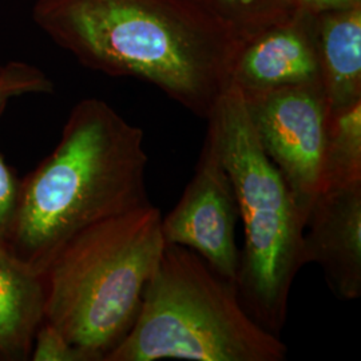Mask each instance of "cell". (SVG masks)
<instances>
[{
	"label": "cell",
	"instance_id": "6da1fadb",
	"mask_svg": "<svg viewBox=\"0 0 361 361\" xmlns=\"http://www.w3.org/2000/svg\"><path fill=\"white\" fill-rule=\"evenodd\" d=\"M35 23L91 70L147 82L207 119L238 42L190 0H37Z\"/></svg>",
	"mask_w": 361,
	"mask_h": 361
},
{
	"label": "cell",
	"instance_id": "7a4b0ae2",
	"mask_svg": "<svg viewBox=\"0 0 361 361\" xmlns=\"http://www.w3.org/2000/svg\"><path fill=\"white\" fill-rule=\"evenodd\" d=\"M143 130L98 98L78 102L56 147L19 182L6 249L39 276L77 234L150 204Z\"/></svg>",
	"mask_w": 361,
	"mask_h": 361
},
{
	"label": "cell",
	"instance_id": "3957f363",
	"mask_svg": "<svg viewBox=\"0 0 361 361\" xmlns=\"http://www.w3.org/2000/svg\"><path fill=\"white\" fill-rule=\"evenodd\" d=\"M150 202L77 234L43 273L44 322L87 361H104L129 334L165 249Z\"/></svg>",
	"mask_w": 361,
	"mask_h": 361
},
{
	"label": "cell",
	"instance_id": "277c9868",
	"mask_svg": "<svg viewBox=\"0 0 361 361\" xmlns=\"http://www.w3.org/2000/svg\"><path fill=\"white\" fill-rule=\"evenodd\" d=\"M286 353L233 281L193 250L166 244L135 323L104 361H283Z\"/></svg>",
	"mask_w": 361,
	"mask_h": 361
},
{
	"label": "cell",
	"instance_id": "5b68a950",
	"mask_svg": "<svg viewBox=\"0 0 361 361\" xmlns=\"http://www.w3.org/2000/svg\"><path fill=\"white\" fill-rule=\"evenodd\" d=\"M207 119L219 133L244 228L237 293L259 325L280 336L292 285L304 267L305 219L281 173L258 142L243 92L229 85Z\"/></svg>",
	"mask_w": 361,
	"mask_h": 361
},
{
	"label": "cell",
	"instance_id": "8992f818",
	"mask_svg": "<svg viewBox=\"0 0 361 361\" xmlns=\"http://www.w3.org/2000/svg\"><path fill=\"white\" fill-rule=\"evenodd\" d=\"M244 95V94H243ZM258 142L279 169L305 222L323 190L329 104L322 85L244 95Z\"/></svg>",
	"mask_w": 361,
	"mask_h": 361
},
{
	"label": "cell",
	"instance_id": "52a82bcc",
	"mask_svg": "<svg viewBox=\"0 0 361 361\" xmlns=\"http://www.w3.org/2000/svg\"><path fill=\"white\" fill-rule=\"evenodd\" d=\"M207 129L193 177L180 201L161 219L165 244L190 249L235 284L240 267L237 224L240 209L232 178L224 164L219 133L207 119Z\"/></svg>",
	"mask_w": 361,
	"mask_h": 361
},
{
	"label": "cell",
	"instance_id": "ba28073f",
	"mask_svg": "<svg viewBox=\"0 0 361 361\" xmlns=\"http://www.w3.org/2000/svg\"><path fill=\"white\" fill-rule=\"evenodd\" d=\"M229 85L244 95L292 86H323L313 13L297 8L238 42Z\"/></svg>",
	"mask_w": 361,
	"mask_h": 361
},
{
	"label": "cell",
	"instance_id": "9c48e42d",
	"mask_svg": "<svg viewBox=\"0 0 361 361\" xmlns=\"http://www.w3.org/2000/svg\"><path fill=\"white\" fill-rule=\"evenodd\" d=\"M302 261L323 268L340 300L361 296V182L316 197L304 228Z\"/></svg>",
	"mask_w": 361,
	"mask_h": 361
},
{
	"label": "cell",
	"instance_id": "30bf717a",
	"mask_svg": "<svg viewBox=\"0 0 361 361\" xmlns=\"http://www.w3.org/2000/svg\"><path fill=\"white\" fill-rule=\"evenodd\" d=\"M313 15L324 92L341 110L361 101V3Z\"/></svg>",
	"mask_w": 361,
	"mask_h": 361
},
{
	"label": "cell",
	"instance_id": "8fae6325",
	"mask_svg": "<svg viewBox=\"0 0 361 361\" xmlns=\"http://www.w3.org/2000/svg\"><path fill=\"white\" fill-rule=\"evenodd\" d=\"M43 320L42 276L0 245V356L6 360L30 359Z\"/></svg>",
	"mask_w": 361,
	"mask_h": 361
},
{
	"label": "cell",
	"instance_id": "7c38bea8",
	"mask_svg": "<svg viewBox=\"0 0 361 361\" xmlns=\"http://www.w3.org/2000/svg\"><path fill=\"white\" fill-rule=\"evenodd\" d=\"M361 182V101L329 111L323 190ZM322 190V192H323Z\"/></svg>",
	"mask_w": 361,
	"mask_h": 361
},
{
	"label": "cell",
	"instance_id": "4fadbf2b",
	"mask_svg": "<svg viewBox=\"0 0 361 361\" xmlns=\"http://www.w3.org/2000/svg\"><path fill=\"white\" fill-rule=\"evenodd\" d=\"M52 91L51 80L38 67L16 61L8 62L0 70V116L15 98ZM18 192L19 182L0 154V245L4 247L13 222Z\"/></svg>",
	"mask_w": 361,
	"mask_h": 361
},
{
	"label": "cell",
	"instance_id": "5bb4252c",
	"mask_svg": "<svg viewBox=\"0 0 361 361\" xmlns=\"http://www.w3.org/2000/svg\"><path fill=\"white\" fill-rule=\"evenodd\" d=\"M204 7L237 42L297 10L289 0H204Z\"/></svg>",
	"mask_w": 361,
	"mask_h": 361
},
{
	"label": "cell",
	"instance_id": "9a60e30c",
	"mask_svg": "<svg viewBox=\"0 0 361 361\" xmlns=\"http://www.w3.org/2000/svg\"><path fill=\"white\" fill-rule=\"evenodd\" d=\"M30 359L34 361H87L80 349L73 345L58 328L44 320L35 334Z\"/></svg>",
	"mask_w": 361,
	"mask_h": 361
},
{
	"label": "cell",
	"instance_id": "2e32d148",
	"mask_svg": "<svg viewBox=\"0 0 361 361\" xmlns=\"http://www.w3.org/2000/svg\"><path fill=\"white\" fill-rule=\"evenodd\" d=\"M295 8H302L310 13H317L326 8H336L361 3V0H289Z\"/></svg>",
	"mask_w": 361,
	"mask_h": 361
},
{
	"label": "cell",
	"instance_id": "e0dca14e",
	"mask_svg": "<svg viewBox=\"0 0 361 361\" xmlns=\"http://www.w3.org/2000/svg\"><path fill=\"white\" fill-rule=\"evenodd\" d=\"M190 1H194V3H200V4H202V6H204V0H190Z\"/></svg>",
	"mask_w": 361,
	"mask_h": 361
},
{
	"label": "cell",
	"instance_id": "ac0fdd59",
	"mask_svg": "<svg viewBox=\"0 0 361 361\" xmlns=\"http://www.w3.org/2000/svg\"><path fill=\"white\" fill-rule=\"evenodd\" d=\"M1 67H3V65H0V70H1Z\"/></svg>",
	"mask_w": 361,
	"mask_h": 361
}]
</instances>
